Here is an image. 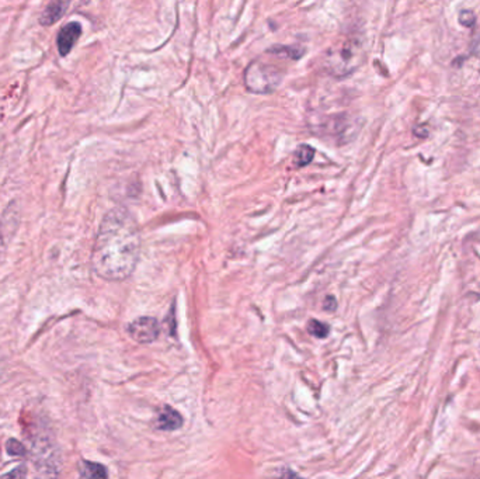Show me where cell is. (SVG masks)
<instances>
[{"label": "cell", "mask_w": 480, "mask_h": 479, "mask_svg": "<svg viewBox=\"0 0 480 479\" xmlns=\"http://www.w3.org/2000/svg\"><path fill=\"white\" fill-rule=\"evenodd\" d=\"M323 306H324L326 311H334L336 306H337V302H336V299L333 297H329V298H326Z\"/></svg>", "instance_id": "cell-15"}, {"label": "cell", "mask_w": 480, "mask_h": 479, "mask_svg": "<svg viewBox=\"0 0 480 479\" xmlns=\"http://www.w3.org/2000/svg\"><path fill=\"white\" fill-rule=\"evenodd\" d=\"M71 5V0H51V4L44 11L40 22L44 26H51L57 23L67 13Z\"/></svg>", "instance_id": "cell-7"}, {"label": "cell", "mask_w": 480, "mask_h": 479, "mask_svg": "<svg viewBox=\"0 0 480 479\" xmlns=\"http://www.w3.org/2000/svg\"><path fill=\"white\" fill-rule=\"evenodd\" d=\"M82 34V26L79 23H69L58 34V40H57V44H58V50H60V54L62 57L68 55L72 48L75 47L76 41L79 40Z\"/></svg>", "instance_id": "cell-5"}, {"label": "cell", "mask_w": 480, "mask_h": 479, "mask_svg": "<svg viewBox=\"0 0 480 479\" xmlns=\"http://www.w3.org/2000/svg\"><path fill=\"white\" fill-rule=\"evenodd\" d=\"M362 61V46L355 39L340 41L334 46L326 58L327 68L337 76H345L355 71Z\"/></svg>", "instance_id": "cell-2"}, {"label": "cell", "mask_w": 480, "mask_h": 479, "mask_svg": "<svg viewBox=\"0 0 480 479\" xmlns=\"http://www.w3.org/2000/svg\"><path fill=\"white\" fill-rule=\"evenodd\" d=\"M459 23L465 27H470L473 23H474V16L472 12H467V11H463L460 15H459Z\"/></svg>", "instance_id": "cell-13"}, {"label": "cell", "mask_w": 480, "mask_h": 479, "mask_svg": "<svg viewBox=\"0 0 480 479\" xmlns=\"http://www.w3.org/2000/svg\"><path fill=\"white\" fill-rule=\"evenodd\" d=\"M281 79V71L263 61L253 62L245 75L246 88L253 93H270L278 88Z\"/></svg>", "instance_id": "cell-3"}, {"label": "cell", "mask_w": 480, "mask_h": 479, "mask_svg": "<svg viewBox=\"0 0 480 479\" xmlns=\"http://www.w3.org/2000/svg\"><path fill=\"white\" fill-rule=\"evenodd\" d=\"M270 54H275V55H285L288 58L292 60H299L303 55V50L298 51V48H292V47H274L271 50H268Z\"/></svg>", "instance_id": "cell-11"}, {"label": "cell", "mask_w": 480, "mask_h": 479, "mask_svg": "<svg viewBox=\"0 0 480 479\" xmlns=\"http://www.w3.org/2000/svg\"><path fill=\"white\" fill-rule=\"evenodd\" d=\"M27 475V471H26V466H18L16 468V471H13V472H9V473H6L5 476H8V478H15V476H19V478H25Z\"/></svg>", "instance_id": "cell-14"}, {"label": "cell", "mask_w": 480, "mask_h": 479, "mask_svg": "<svg viewBox=\"0 0 480 479\" xmlns=\"http://www.w3.org/2000/svg\"><path fill=\"white\" fill-rule=\"evenodd\" d=\"M315 156V149L309 145H301L296 152H295V163L296 166L302 168V166H306L312 162Z\"/></svg>", "instance_id": "cell-9"}, {"label": "cell", "mask_w": 480, "mask_h": 479, "mask_svg": "<svg viewBox=\"0 0 480 479\" xmlns=\"http://www.w3.org/2000/svg\"><path fill=\"white\" fill-rule=\"evenodd\" d=\"M81 476L83 478H107L109 472L102 464L83 461L81 465Z\"/></svg>", "instance_id": "cell-8"}, {"label": "cell", "mask_w": 480, "mask_h": 479, "mask_svg": "<svg viewBox=\"0 0 480 479\" xmlns=\"http://www.w3.org/2000/svg\"><path fill=\"white\" fill-rule=\"evenodd\" d=\"M308 332L317 337V339H324L329 336L330 333V326L324 322H320V321H316V319H312L309 323H308Z\"/></svg>", "instance_id": "cell-10"}, {"label": "cell", "mask_w": 480, "mask_h": 479, "mask_svg": "<svg viewBox=\"0 0 480 479\" xmlns=\"http://www.w3.org/2000/svg\"><path fill=\"white\" fill-rule=\"evenodd\" d=\"M141 253V234L134 217L123 208L104 215L99 228L92 264L107 281H124L135 270Z\"/></svg>", "instance_id": "cell-1"}, {"label": "cell", "mask_w": 480, "mask_h": 479, "mask_svg": "<svg viewBox=\"0 0 480 479\" xmlns=\"http://www.w3.org/2000/svg\"><path fill=\"white\" fill-rule=\"evenodd\" d=\"M128 333L135 342L148 344L153 343L159 337L160 326L155 318L142 316L131 322V325L128 326Z\"/></svg>", "instance_id": "cell-4"}, {"label": "cell", "mask_w": 480, "mask_h": 479, "mask_svg": "<svg viewBox=\"0 0 480 479\" xmlns=\"http://www.w3.org/2000/svg\"><path fill=\"white\" fill-rule=\"evenodd\" d=\"M156 426L165 431H174L183 426V416L176 409L165 406L158 416Z\"/></svg>", "instance_id": "cell-6"}, {"label": "cell", "mask_w": 480, "mask_h": 479, "mask_svg": "<svg viewBox=\"0 0 480 479\" xmlns=\"http://www.w3.org/2000/svg\"><path fill=\"white\" fill-rule=\"evenodd\" d=\"M8 452H9L11 455H18V457H20V455H25V454H26V448H25V445H23L20 441H18L16 438H11V440L8 441Z\"/></svg>", "instance_id": "cell-12"}]
</instances>
